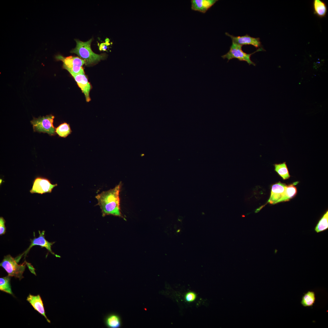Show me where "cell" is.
<instances>
[{"mask_svg":"<svg viewBox=\"0 0 328 328\" xmlns=\"http://www.w3.org/2000/svg\"><path fill=\"white\" fill-rule=\"evenodd\" d=\"M54 116L50 114L34 118L30 121L34 132L46 133L50 135H56V128L53 125Z\"/></svg>","mask_w":328,"mask_h":328,"instance_id":"5b68a950","label":"cell"},{"mask_svg":"<svg viewBox=\"0 0 328 328\" xmlns=\"http://www.w3.org/2000/svg\"><path fill=\"white\" fill-rule=\"evenodd\" d=\"M185 299L188 302H191L194 301L196 297V294L193 292H189L185 296Z\"/></svg>","mask_w":328,"mask_h":328,"instance_id":"603a6c76","label":"cell"},{"mask_svg":"<svg viewBox=\"0 0 328 328\" xmlns=\"http://www.w3.org/2000/svg\"><path fill=\"white\" fill-rule=\"evenodd\" d=\"M225 34L230 37L232 42L238 45L243 46L251 45L256 48L259 49L261 47V43L259 38H254L246 34L242 36H234L226 32Z\"/></svg>","mask_w":328,"mask_h":328,"instance_id":"30bf717a","label":"cell"},{"mask_svg":"<svg viewBox=\"0 0 328 328\" xmlns=\"http://www.w3.org/2000/svg\"><path fill=\"white\" fill-rule=\"evenodd\" d=\"M72 76L84 94L86 101H90L91 98L89 94L91 86L85 73L79 74Z\"/></svg>","mask_w":328,"mask_h":328,"instance_id":"8fae6325","label":"cell"},{"mask_svg":"<svg viewBox=\"0 0 328 328\" xmlns=\"http://www.w3.org/2000/svg\"><path fill=\"white\" fill-rule=\"evenodd\" d=\"M106 42L105 43H101L99 46V50H106L108 48V46L109 45V39H108V40H106Z\"/></svg>","mask_w":328,"mask_h":328,"instance_id":"cb8c5ba5","label":"cell"},{"mask_svg":"<svg viewBox=\"0 0 328 328\" xmlns=\"http://www.w3.org/2000/svg\"><path fill=\"white\" fill-rule=\"evenodd\" d=\"M286 185L280 182L272 186L271 195L267 203L274 204L282 202Z\"/></svg>","mask_w":328,"mask_h":328,"instance_id":"9c48e42d","label":"cell"},{"mask_svg":"<svg viewBox=\"0 0 328 328\" xmlns=\"http://www.w3.org/2000/svg\"><path fill=\"white\" fill-rule=\"evenodd\" d=\"M217 1V0H192L191 1V9L192 10L205 13Z\"/></svg>","mask_w":328,"mask_h":328,"instance_id":"4fadbf2b","label":"cell"},{"mask_svg":"<svg viewBox=\"0 0 328 328\" xmlns=\"http://www.w3.org/2000/svg\"><path fill=\"white\" fill-rule=\"evenodd\" d=\"M26 300L31 304L34 309L43 316L47 322L50 323V321L46 317L45 311L43 302L40 296L39 295L34 296L29 294L27 297Z\"/></svg>","mask_w":328,"mask_h":328,"instance_id":"7c38bea8","label":"cell"},{"mask_svg":"<svg viewBox=\"0 0 328 328\" xmlns=\"http://www.w3.org/2000/svg\"><path fill=\"white\" fill-rule=\"evenodd\" d=\"M26 264L28 266L29 270L31 272L35 275H36V274L35 271V269L33 268V266L31 265V264L29 263H27L26 262Z\"/></svg>","mask_w":328,"mask_h":328,"instance_id":"d4e9b609","label":"cell"},{"mask_svg":"<svg viewBox=\"0 0 328 328\" xmlns=\"http://www.w3.org/2000/svg\"><path fill=\"white\" fill-rule=\"evenodd\" d=\"M242 46L232 42L229 51L222 56L221 57L224 59H227L228 62L231 59L236 58L240 61H246L249 65H252L255 66L256 64L251 60V56L255 52L264 51V50L262 48H261L251 53L248 54L242 50Z\"/></svg>","mask_w":328,"mask_h":328,"instance_id":"277c9868","label":"cell"},{"mask_svg":"<svg viewBox=\"0 0 328 328\" xmlns=\"http://www.w3.org/2000/svg\"><path fill=\"white\" fill-rule=\"evenodd\" d=\"M298 183V182H296L288 185H286L282 202L289 201L295 196L297 192V189L295 186Z\"/></svg>","mask_w":328,"mask_h":328,"instance_id":"ac0fdd59","label":"cell"},{"mask_svg":"<svg viewBox=\"0 0 328 328\" xmlns=\"http://www.w3.org/2000/svg\"><path fill=\"white\" fill-rule=\"evenodd\" d=\"M26 264L25 263L21 265L18 264L15 258L8 255L4 257L0 265L8 273V275L14 276L21 280L24 278L22 275Z\"/></svg>","mask_w":328,"mask_h":328,"instance_id":"3957f363","label":"cell"},{"mask_svg":"<svg viewBox=\"0 0 328 328\" xmlns=\"http://www.w3.org/2000/svg\"><path fill=\"white\" fill-rule=\"evenodd\" d=\"M56 58L63 62V68L72 76L84 73L82 66L85 64V62L80 58L72 56L64 57L59 55L56 56Z\"/></svg>","mask_w":328,"mask_h":328,"instance_id":"8992f818","label":"cell"},{"mask_svg":"<svg viewBox=\"0 0 328 328\" xmlns=\"http://www.w3.org/2000/svg\"><path fill=\"white\" fill-rule=\"evenodd\" d=\"M313 7L315 14L320 18L326 16L327 7L324 2L320 0H314L313 2Z\"/></svg>","mask_w":328,"mask_h":328,"instance_id":"9a60e30c","label":"cell"},{"mask_svg":"<svg viewBox=\"0 0 328 328\" xmlns=\"http://www.w3.org/2000/svg\"><path fill=\"white\" fill-rule=\"evenodd\" d=\"M69 124L63 123L60 125L56 128V132L61 137L65 138L71 132Z\"/></svg>","mask_w":328,"mask_h":328,"instance_id":"44dd1931","label":"cell"},{"mask_svg":"<svg viewBox=\"0 0 328 328\" xmlns=\"http://www.w3.org/2000/svg\"><path fill=\"white\" fill-rule=\"evenodd\" d=\"M316 300L314 292L309 291L304 293L302 296L301 303L304 307H312L315 303Z\"/></svg>","mask_w":328,"mask_h":328,"instance_id":"2e32d148","label":"cell"},{"mask_svg":"<svg viewBox=\"0 0 328 328\" xmlns=\"http://www.w3.org/2000/svg\"><path fill=\"white\" fill-rule=\"evenodd\" d=\"M5 221L2 217H0V234L2 235L5 234L6 232V227L5 225Z\"/></svg>","mask_w":328,"mask_h":328,"instance_id":"7402d4cb","label":"cell"},{"mask_svg":"<svg viewBox=\"0 0 328 328\" xmlns=\"http://www.w3.org/2000/svg\"><path fill=\"white\" fill-rule=\"evenodd\" d=\"M10 276L0 278V290L9 294L13 295L10 283Z\"/></svg>","mask_w":328,"mask_h":328,"instance_id":"ffe728a7","label":"cell"},{"mask_svg":"<svg viewBox=\"0 0 328 328\" xmlns=\"http://www.w3.org/2000/svg\"><path fill=\"white\" fill-rule=\"evenodd\" d=\"M39 236L37 238L35 237L33 239H30L31 244L27 250L23 253L17 257L15 259L18 262L22 257L24 255L25 257L27 254L30 249L33 246L38 245L41 247H44L48 250L51 254L57 257H60L59 255L55 254L52 250L51 246L55 242H49L47 241L45 237V231H43L41 232L39 231Z\"/></svg>","mask_w":328,"mask_h":328,"instance_id":"52a82bcc","label":"cell"},{"mask_svg":"<svg viewBox=\"0 0 328 328\" xmlns=\"http://www.w3.org/2000/svg\"><path fill=\"white\" fill-rule=\"evenodd\" d=\"M106 326L109 328H118L121 326L120 317L117 314L111 313L107 315L104 318Z\"/></svg>","mask_w":328,"mask_h":328,"instance_id":"5bb4252c","label":"cell"},{"mask_svg":"<svg viewBox=\"0 0 328 328\" xmlns=\"http://www.w3.org/2000/svg\"><path fill=\"white\" fill-rule=\"evenodd\" d=\"M275 170L284 180L289 179L290 177L289 170L285 162L274 165Z\"/></svg>","mask_w":328,"mask_h":328,"instance_id":"e0dca14e","label":"cell"},{"mask_svg":"<svg viewBox=\"0 0 328 328\" xmlns=\"http://www.w3.org/2000/svg\"><path fill=\"white\" fill-rule=\"evenodd\" d=\"M121 186L120 182L114 188L103 192L96 196L103 217L111 215L122 217L119 196Z\"/></svg>","mask_w":328,"mask_h":328,"instance_id":"6da1fadb","label":"cell"},{"mask_svg":"<svg viewBox=\"0 0 328 328\" xmlns=\"http://www.w3.org/2000/svg\"><path fill=\"white\" fill-rule=\"evenodd\" d=\"M57 184H53L48 179L41 177L36 178L33 181V186L30 191L31 193H38L42 194L50 193Z\"/></svg>","mask_w":328,"mask_h":328,"instance_id":"ba28073f","label":"cell"},{"mask_svg":"<svg viewBox=\"0 0 328 328\" xmlns=\"http://www.w3.org/2000/svg\"><path fill=\"white\" fill-rule=\"evenodd\" d=\"M76 47L71 51V53L77 54L81 59L85 62V64H92L104 59L106 54H98L94 52L92 50L91 45L92 39L86 42H83L78 39L75 40Z\"/></svg>","mask_w":328,"mask_h":328,"instance_id":"7a4b0ae2","label":"cell"},{"mask_svg":"<svg viewBox=\"0 0 328 328\" xmlns=\"http://www.w3.org/2000/svg\"><path fill=\"white\" fill-rule=\"evenodd\" d=\"M328 228V211H327L319 221L315 228L317 233L324 231Z\"/></svg>","mask_w":328,"mask_h":328,"instance_id":"d6986e66","label":"cell"}]
</instances>
